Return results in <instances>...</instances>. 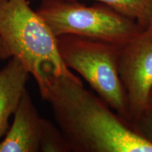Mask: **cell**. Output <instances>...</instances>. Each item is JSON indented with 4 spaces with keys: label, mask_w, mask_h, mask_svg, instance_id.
<instances>
[{
    "label": "cell",
    "mask_w": 152,
    "mask_h": 152,
    "mask_svg": "<svg viewBox=\"0 0 152 152\" xmlns=\"http://www.w3.org/2000/svg\"><path fill=\"white\" fill-rule=\"evenodd\" d=\"M41 96L52 108L71 151L152 152V144L81 80L49 74Z\"/></svg>",
    "instance_id": "1"
},
{
    "label": "cell",
    "mask_w": 152,
    "mask_h": 152,
    "mask_svg": "<svg viewBox=\"0 0 152 152\" xmlns=\"http://www.w3.org/2000/svg\"><path fill=\"white\" fill-rule=\"evenodd\" d=\"M11 58L33 76L40 94L49 74L80 80L64 64L57 37L28 0H0V59Z\"/></svg>",
    "instance_id": "2"
},
{
    "label": "cell",
    "mask_w": 152,
    "mask_h": 152,
    "mask_svg": "<svg viewBox=\"0 0 152 152\" xmlns=\"http://www.w3.org/2000/svg\"><path fill=\"white\" fill-rule=\"evenodd\" d=\"M57 44L66 67L80 74L114 111L130 123L128 101L118 73L121 45L72 34L57 37Z\"/></svg>",
    "instance_id": "3"
},
{
    "label": "cell",
    "mask_w": 152,
    "mask_h": 152,
    "mask_svg": "<svg viewBox=\"0 0 152 152\" xmlns=\"http://www.w3.org/2000/svg\"><path fill=\"white\" fill-rule=\"evenodd\" d=\"M36 11L56 37L72 34L123 45L144 31L134 20L101 2L87 6L80 0H41Z\"/></svg>",
    "instance_id": "4"
},
{
    "label": "cell",
    "mask_w": 152,
    "mask_h": 152,
    "mask_svg": "<svg viewBox=\"0 0 152 152\" xmlns=\"http://www.w3.org/2000/svg\"><path fill=\"white\" fill-rule=\"evenodd\" d=\"M118 66L132 124L147 108L152 87V39L142 33L136 39L121 45Z\"/></svg>",
    "instance_id": "5"
},
{
    "label": "cell",
    "mask_w": 152,
    "mask_h": 152,
    "mask_svg": "<svg viewBox=\"0 0 152 152\" xmlns=\"http://www.w3.org/2000/svg\"><path fill=\"white\" fill-rule=\"evenodd\" d=\"M42 118L27 89L14 113V121L0 140V152L39 151Z\"/></svg>",
    "instance_id": "6"
},
{
    "label": "cell",
    "mask_w": 152,
    "mask_h": 152,
    "mask_svg": "<svg viewBox=\"0 0 152 152\" xmlns=\"http://www.w3.org/2000/svg\"><path fill=\"white\" fill-rule=\"evenodd\" d=\"M30 74L22 63L15 58L9 59L0 70V140L9 128V118L18 106Z\"/></svg>",
    "instance_id": "7"
},
{
    "label": "cell",
    "mask_w": 152,
    "mask_h": 152,
    "mask_svg": "<svg viewBox=\"0 0 152 152\" xmlns=\"http://www.w3.org/2000/svg\"><path fill=\"white\" fill-rule=\"evenodd\" d=\"M81 1V0H80ZM108 5L123 16L134 20L145 30L152 12V0H91Z\"/></svg>",
    "instance_id": "8"
},
{
    "label": "cell",
    "mask_w": 152,
    "mask_h": 152,
    "mask_svg": "<svg viewBox=\"0 0 152 152\" xmlns=\"http://www.w3.org/2000/svg\"><path fill=\"white\" fill-rule=\"evenodd\" d=\"M40 152H71L61 131L52 121L42 118L39 135Z\"/></svg>",
    "instance_id": "9"
},
{
    "label": "cell",
    "mask_w": 152,
    "mask_h": 152,
    "mask_svg": "<svg viewBox=\"0 0 152 152\" xmlns=\"http://www.w3.org/2000/svg\"><path fill=\"white\" fill-rule=\"evenodd\" d=\"M132 125L138 134L152 144V112L146 110Z\"/></svg>",
    "instance_id": "10"
},
{
    "label": "cell",
    "mask_w": 152,
    "mask_h": 152,
    "mask_svg": "<svg viewBox=\"0 0 152 152\" xmlns=\"http://www.w3.org/2000/svg\"><path fill=\"white\" fill-rule=\"evenodd\" d=\"M143 35L145 36V37L152 39V12H151V17H150L149 24H148L147 28L144 30Z\"/></svg>",
    "instance_id": "11"
},
{
    "label": "cell",
    "mask_w": 152,
    "mask_h": 152,
    "mask_svg": "<svg viewBox=\"0 0 152 152\" xmlns=\"http://www.w3.org/2000/svg\"><path fill=\"white\" fill-rule=\"evenodd\" d=\"M147 110L152 112V87H151V90H150V92L149 94V98H148Z\"/></svg>",
    "instance_id": "12"
}]
</instances>
